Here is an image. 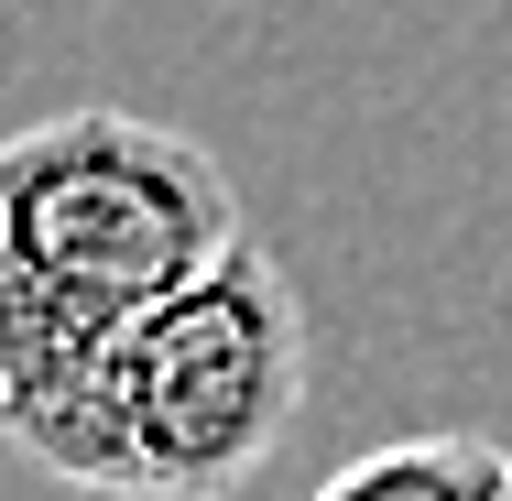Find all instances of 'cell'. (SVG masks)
<instances>
[{"mask_svg": "<svg viewBox=\"0 0 512 501\" xmlns=\"http://www.w3.org/2000/svg\"><path fill=\"white\" fill-rule=\"evenodd\" d=\"M251 240L229 164L142 109H55L0 142V436L66 403L120 327Z\"/></svg>", "mask_w": 512, "mask_h": 501, "instance_id": "cell-1", "label": "cell"}, {"mask_svg": "<svg viewBox=\"0 0 512 501\" xmlns=\"http://www.w3.org/2000/svg\"><path fill=\"white\" fill-rule=\"evenodd\" d=\"M295 414H306V305L262 240H240L142 327H120L99 371L0 447L99 501H229L273 469Z\"/></svg>", "mask_w": 512, "mask_h": 501, "instance_id": "cell-2", "label": "cell"}, {"mask_svg": "<svg viewBox=\"0 0 512 501\" xmlns=\"http://www.w3.org/2000/svg\"><path fill=\"white\" fill-rule=\"evenodd\" d=\"M502 480H512V447L436 425V436L360 447L349 469H327V480H316V501H502Z\"/></svg>", "mask_w": 512, "mask_h": 501, "instance_id": "cell-3", "label": "cell"}, {"mask_svg": "<svg viewBox=\"0 0 512 501\" xmlns=\"http://www.w3.org/2000/svg\"><path fill=\"white\" fill-rule=\"evenodd\" d=\"M502 501H512V480H502Z\"/></svg>", "mask_w": 512, "mask_h": 501, "instance_id": "cell-4", "label": "cell"}]
</instances>
